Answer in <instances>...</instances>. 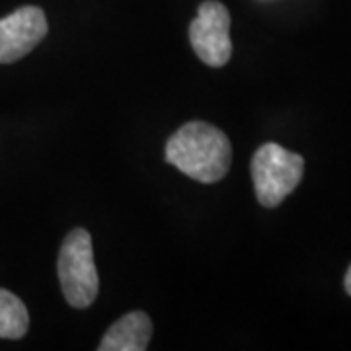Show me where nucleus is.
I'll return each mask as SVG.
<instances>
[{
	"mask_svg": "<svg viewBox=\"0 0 351 351\" xmlns=\"http://www.w3.org/2000/svg\"><path fill=\"white\" fill-rule=\"evenodd\" d=\"M166 162L201 184L223 180L232 162L230 141L205 121H189L166 143Z\"/></svg>",
	"mask_w": 351,
	"mask_h": 351,
	"instance_id": "nucleus-1",
	"label": "nucleus"
},
{
	"mask_svg": "<svg viewBox=\"0 0 351 351\" xmlns=\"http://www.w3.org/2000/svg\"><path fill=\"white\" fill-rule=\"evenodd\" d=\"M59 281L66 302L75 308H88L100 291L98 269L94 262L92 237L84 228H75L66 234L59 252Z\"/></svg>",
	"mask_w": 351,
	"mask_h": 351,
	"instance_id": "nucleus-2",
	"label": "nucleus"
},
{
	"mask_svg": "<svg viewBox=\"0 0 351 351\" xmlns=\"http://www.w3.org/2000/svg\"><path fill=\"white\" fill-rule=\"evenodd\" d=\"M304 160L301 154L277 143L262 145L252 158V182L263 207L274 209L301 184Z\"/></svg>",
	"mask_w": 351,
	"mask_h": 351,
	"instance_id": "nucleus-3",
	"label": "nucleus"
},
{
	"mask_svg": "<svg viewBox=\"0 0 351 351\" xmlns=\"http://www.w3.org/2000/svg\"><path fill=\"white\" fill-rule=\"evenodd\" d=\"M189 41L197 57L209 66H225L230 61V14L225 4L217 0L201 2L197 18L189 24Z\"/></svg>",
	"mask_w": 351,
	"mask_h": 351,
	"instance_id": "nucleus-4",
	"label": "nucleus"
},
{
	"mask_svg": "<svg viewBox=\"0 0 351 351\" xmlns=\"http://www.w3.org/2000/svg\"><path fill=\"white\" fill-rule=\"evenodd\" d=\"M47 18L38 6H22L0 20V63H14L47 36Z\"/></svg>",
	"mask_w": 351,
	"mask_h": 351,
	"instance_id": "nucleus-5",
	"label": "nucleus"
},
{
	"mask_svg": "<svg viewBox=\"0 0 351 351\" xmlns=\"http://www.w3.org/2000/svg\"><path fill=\"white\" fill-rule=\"evenodd\" d=\"M152 336V322L149 314L135 311L121 316L104 334L100 351H145Z\"/></svg>",
	"mask_w": 351,
	"mask_h": 351,
	"instance_id": "nucleus-6",
	"label": "nucleus"
},
{
	"mask_svg": "<svg viewBox=\"0 0 351 351\" xmlns=\"http://www.w3.org/2000/svg\"><path fill=\"white\" fill-rule=\"evenodd\" d=\"M29 328V314L25 304L14 293L0 289V338H24Z\"/></svg>",
	"mask_w": 351,
	"mask_h": 351,
	"instance_id": "nucleus-7",
	"label": "nucleus"
},
{
	"mask_svg": "<svg viewBox=\"0 0 351 351\" xmlns=\"http://www.w3.org/2000/svg\"><path fill=\"white\" fill-rule=\"evenodd\" d=\"M343 285H346L348 295L351 297V265H350V269H348V274H346V281H343Z\"/></svg>",
	"mask_w": 351,
	"mask_h": 351,
	"instance_id": "nucleus-8",
	"label": "nucleus"
}]
</instances>
